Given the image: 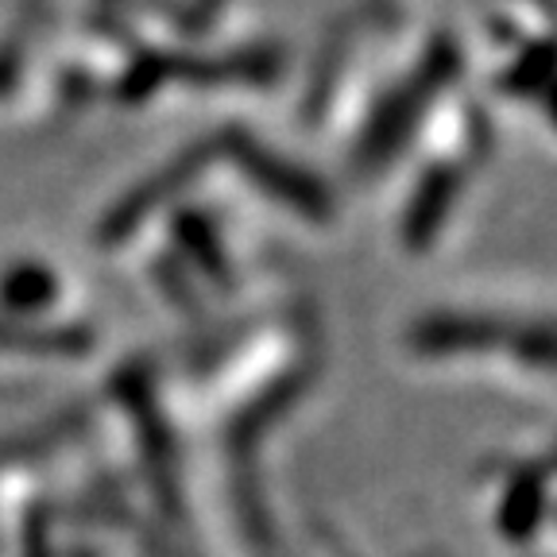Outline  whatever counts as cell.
Instances as JSON below:
<instances>
[{
  "instance_id": "obj_1",
  "label": "cell",
  "mask_w": 557,
  "mask_h": 557,
  "mask_svg": "<svg viewBox=\"0 0 557 557\" xmlns=\"http://www.w3.org/2000/svg\"><path fill=\"white\" fill-rule=\"evenodd\" d=\"M0 290H4L9 306H16V310H27V302H32V306L51 302L54 283H51V275H47L44 268H32V263H24V268H16L9 278H4V283H0Z\"/></svg>"
}]
</instances>
